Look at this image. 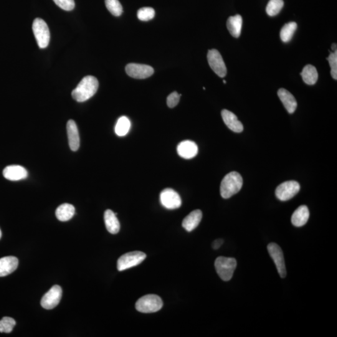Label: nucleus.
<instances>
[{"mask_svg":"<svg viewBox=\"0 0 337 337\" xmlns=\"http://www.w3.org/2000/svg\"><path fill=\"white\" fill-rule=\"evenodd\" d=\"M98 87V80L92 76H87L83 78L77 87L72 91V97L78 102H85L95 95Z\"/></svg>","mask_w":337,"mask_h":337,"instance_id":"f257e3e1","label":"nucleus"},{"mask_svg":"<svg viewBox=\"0 0 337 337\" xmlns=\"http://www.w3.org/2000/svg\"><path fill=\"white\" fill-rule=\"evenodd\" d=\"M243 179L240 174L237 172L227 174L222 179L220 184V195L224 199H229L241 189Z\"/></svg>","mask_w":337,"mask_h":337,"instance_id":"f03ea898","label":"nucleus"},{"mask_svg":"<svg viewBox=\"0 0 337 337\" xmlns=\"http://www.w3.org/2000/svg\"><path fill=\"white\" fill-rule=\"evenodd\" d=\"M163 306V301L160 296L154 294L144 295L139 299L136 303V308L142 313H154L160 310Z\"/></svg>","mask_w":337,"mask_h":337,"instance_id":"7ed1b4c3","label":"nucleus"},{"mask_svg":"<svg viewBox=\"0 0 337 337\" xmlns=\"http://www.w3.org/2000/svg\"><path fill=\"white\" fill-rule=\"evenodd\" d=\"M237 267L234 258L219 257L215 261V268L217 274L222 280L229 281Z\"/></svg>","mask_w":337,"mask_h":337,"instance_id":"20e7f679","label":"nucleus"},{"mask_svg":"<svg viewBox=\"0 0 337 337\" xmlns=\"http://www.w3.org/2000/svg\"><path fill=\"white\" fill-rule=\"evenodd\" d=\"M32 29L39 47L47 48L50 40V33L47 23L38 18L34 20Z\"/></svg>","mask_w":337,"mask_h":337,"instance_id":"39448f33","label":"nucleus"},{"mask_svg":"<svg viewBox=\"0 0 337 337\" xmlns=\"http://www.w3.org/2000/svg\"><path fill=\"white\" fill-rule=\"evenodd\" d=\"M146 257V253L143 252L134 251L126 253L119 258L118 269L119 271H123L135 267L143 262Z\"/></svg>","mask_w":337,"mask_h":337,"instance_id":"423d86ee","label":"nucleus"},{"mask_svg":"<svg viewBox=\"0 0 337 337\" xmlns=\"http://www.w3.org/2000/svg\"><path fill=\"white\" fill-rule=\"evenodd\" d=\"M300 186L298 182L290 181L279 185L275 190V196L282 201H287L293 198L300 191Z\"/></svg>","mask_w":337,"mask_h":337,"instance_id":"0eeeda50","label":"nucleus"},{"mask_svg":"<svg viewBox=\"0 0 337 337\" xmlns=\"http://www.w3.org/2000/svg\"><path fill=\"white\" fill-rule=\"evenodd\" d=\"M268 252L274 262L278 272L281 277L285 278L287 275L284 257L282 249L275 243H270L267 246Z\"/></svg>","mask_w":337,"mask_h":337,"instance_id":"6e6552de","label":"nucleus"},{"mask_svg":"<svg viewBox=\"0 0 337 337\" xmlns=\"http://www.w3.org/2000/svg\"><path fill=\"white\" fill-rule=\"evenodd\" d=\"M209 65L214 72L220 78H224L227 74V68L221 55L216 50H211L207 54Z\"/></svg>","mask_w":337,"mask_h":337,"instance_id":"1a4fd4ad","label":"nucleus"},{"mask_svg":"<svg viewBox=\"0 0 337 337\" xmlns=\"http://www.w3.org/2000/svg\"><path fill=\"white\" fill-rule=\"evenodd\" d=\"M62 288L60 286H53L45 295L41 300L42 307L51 310L56 307L59 304L62 297Z\"/></svg>","mask_w":337,"mask_h":337,"instance_id":"9d476101","label":"nucleus"},{"mask_svg":"<svg viewBox=\"0 0 337 337\" xmlns=\"http://www.w3.org/2000/svg\"><path fill=\"white\" fill-rule=\"evenodd\" d=\"M161 203L168 209H176L181 207V197L174 190L171 188L164 189L160 194Z\"/></svg>","mask_w":337,"mask_h":337,"instance_id":"9b49d317","label":"nucleus"},{"mask_svg":"<svg viewBox=\"0 0 337 337\" xmlns=\"http://www.w3.org/2000/svg\"><path fill=\"white\" fill-rule=\"evenodd\" d=\"M126 72L131 78L146 79L154 74V70L149 65L130 63L126 66Z\"/></svg>","mask_w":337,"mask_h":337,"instance_id":"f8f14e48","label":"nucleus"},{"mask_svg":"<svg viewBox=\"0 0 337 337\" xmlns=\"http://www.w3.org/2000/svg\"><path fill=\"white\" fill-rule=\"evenodd\" d=\"M5 178L10 181H17L26 179L28 172L24 167L19 165H12L6 167L3 172Z\"/></svg>","mask_w":337,"mask_h":337,"instance_id":"ddd939ff","label":"nucleus"},{"mask_svg":"<svg viewBox=\"0 0 337 337\" xmlns=\"http://www.w3.org/2000/svg\"><path fill=\"white\" fill-rule=\"evenodd\" d=\"M177 150L181 158L190 159L194 158L198 153V147L194 142L186 140L179 144Z\"/></svg>","mask_w":337,"mask_h":337,"instance_id":"4468645a","label":"nucleus"},{"mask_svg":"<svg viewBox=\"0 0 337 337\" xmlns=\"http://www.w3.org/2000/svg\"><path fill=\"white\" fill-rule=\"evenodd\" d=\"M67 133L70 148L73 151H77L80 146L79 131L75 121L72 120L67 123Z\"/></svg>","mask_w":337,"mask_h":337,"instance_id":"2eb2a0df","label":"nucleus"},{"mask_svg":"<svg viewBox=\"0 0 337 337\" xmlns=\"http://www.w3.org/2000/svg\"><path fill=\"white\" fill-rule=\"evenodd\" d=\"M223 121L230 130L235 133H241L244 130V126L237 117L231 111L223 110L221 112Z\"/></svg>","mask_w":337,"mask_h":337,"instance_id":"dca6fc26","label":"nucleus"},{"mask_svg":"<svg viewBox=\"0 0 337 337\" xmlns=\"http://www.w3.org/2000/svg\"><path fill=\"white\" fill-rule=\"evenodd\" d=\"M19 266V259L14 256L0 258V277H5L14 272Z\"/></svg>","mask_w":337,"mask_h":337,"instance_id":"f3484780","label":"nucleus"},{"mask_svg":"<svg viewBox=\"0 0 337 337\" xmlns=\"http://www.w3.org/2000/svg\"><path fill=\"white\" fill-rule=\"evenodd\" d=\"M277 93L278 98L282 101L283 106H284L288 113L292 114L294 113L296 107H297V103H296L294 96L289 91L283 88L280 89Z\"/></svg>","mask_w":337,"mask_h":337,"instance_id":"a211bd4d","label":"nucleus"},{"mask_svg":"<svg viewBox=\"0 0 337 337\" xmlns=\"http://www.w3.org/2000/svg\"><path fill=\"white\" fill-rule=\"evenodd\" d=\"M202 218V212L201 210L197 209L191 212L184 218L182 221V227L187 232H191L198 226Z\"/></svg>","mask_w":337,"mask_h":337,"instance_id":"6ab92c4d","label":"nucleus"},{"mask_svg":"<svg viewBox=\"0 0 337 337\" xmlns=\"http://www.w3.org/2000/svg\"><path fill=\"white\" fill-rule=\"evenodd\" d=\"M116 215L117 213H114L110 209L106 210L104 215L106 229L112 234H118L120 230V223Z\"/></svg>","mask_w":337,"mask_h":337,"instance_id":"aec40b11","label":"nucleus"},{"mask_svg":"<svg viewBox=\"0 0 337 337\" xmlns=\"http://www.w3.org/2000/svg\"><path fill=\"white\" fill-rule=\"evenodd\" d=\"M310 216L308 207L301 206L296 209L292 216L291 221L295 227H301L305 225Z\"/></svg>","mask_w":337,"mask_h":337,"instance_id":"412c9836","label":"nucleus"},{"mask_svg":"<svg viewBox=\"0 0 337 337\" xmlns=\"http://www.w3.org/2000/svg\"><path fill=\"white\" fill-rule=\"evenodd\" d=\"M242 18L240 15L230 17L227 20V27L228 30L234 38H239L241 34Z\"/></svg>","mask_w":337,"mask_h":337,"instance_id":"4be33fe9","label":"nucleus"},{"mask_svg":"<svg viewBox=\"0 0 337 337\" xmlns=\"http://www.w3.org/2000/svg\"><path fill=\"white\" fill-rule=\"evenodd\" d=\"M75 208L70 204H63L58 207L56 211V216L60 221L66 222L74 216Z\"/></svg>","mask_w":337,"mask_h":337,"instance_id":"5701e85b","label":"nucleus"},{"mask_svg":"<svg viewBox=\"0 0 337 337\" xmlns=\"http://www.w3.org/2000/svg\"><path fill=\"white\" fill-rule=\"evenodd\" d=\"M300 75L303 82L308 85H315L317 82L318 75L316 68L312 65H308L304 67Z\"/></svg>","mask_w":337,"mask_h":337,"instance_id":"b1692460","label":"nucleus"},{"mask_svg":"<svg viewBox=\"0 0 337 337\" xmlns=\"http://www.w3.org/2000/svg\"><path fill=\"white\" fill-rule=\"evenodd\" d=\"M297 28L295 22H289L285 24L281 30L280 36L283 42L287 43L292 40Z\"/></svg>","mask_w":337,"mask_h":337,"instance_id":"393cba45","label":"nucleus"},{"mask_svg":"<svg viewBox=\"0 0 337 337\" xmlns=\"http://www.w3.org/2000/svg\"><path fill=\"white\" fill-rule=\"evenodd\" d=\"M131 128V122L129 118L122 116L117 121L115 126V133L119 136H125Z\"/></svg>","mask_w":337,"mask_h":337,"instance_id":"a878e982","label":"nucleus"},{"mask_svg":"<svg viewBox=\"0 0 337 337\" xmlns=\"http://www.w3.org/2000/svg\"><path fill=\"white\" fill-rule=\"evenodd\" d=\"M284 5L283 0H270L268 3L266 12L270 17H274L279 14Z\"/></svg>","mask_w":337,"mask_h":337,"instance_id":"bb28decb","label":"nucleus"},{"mask_svg":"<svg viewBox=\"0 0 337 337\" xmlns=\"http://www.w3.org/2000/svg\"><path fill=\"white\" fill-rule=\"evenodd\" d=\"M106 7L111 14L120 17L123 14V7L118 0H105Z\"/></svg>","mask_w":337,"mask_h":337,"instance_id":"cd10ccee","label":"nucleus"},{"mask_svg":"<svg viewBox=\"0 0 337 337\" xmlns=\"http://www.w3.org/2000/svg\"><path fill=\"white\" fill-rule=\"evenodd\" d=\"M15 325L16 321L14 318L5 316L0 320V332L7 333L12 332Z\"/></svg>","mask_w":337,"mask_h":337,"instance_id":"c85d7f7f","label":"nucleus"},{"mask_svg":"<svg viewBox=\"0 0 337 337\" xmlns=\"http://www.w3.org/2000/svg\"><path fill=\"white\" fill-rule=\"evenodd\" d=\"M155 16V11L151 7H144L139 9L138 12V18L143 22H148L154 19Z\"/></svg>","mask_w":337,"mask_h":337,"instance_id":"c756f323","label":"nucleus"},{"mask_svg":"<svg viewBox=\"0 0 337 337\" xmlns=\"http://www.w3.org/2000/svg\"><path fill=\"white\" fill-rule=\"evenodd\" d=\"M331 67V75L334 80H337V51L331 53L327 58Z\"/></svg>","mask_w":337,"mask_h":337,"instance_id":"7c9ffc66","label":"nucleus"},{"mask_svg":"<svg viewBox=\"0 0 337 337\" xmlns=\"http://www.w3.org/2000/svg\"><path fill=\"white\" fill-rule=\"evenodd\" d=\"M58 7L65 11H72L75 9V0H53Z\"/></svg>","mask_w":337,"mask_h":337,"instance_id":"2f4dec72","label":"nucleus"},{"mask_svg":"<svg viewBox=\"0 0 337 337\" xmlns=\"http://www.w3.org/2000/svg\"><path fill=\"white\" fill-rule=\"evenodd\" d=\"M181 96V95H179L177 92L172 93L167 98V105L170 108H174L179 103Z\"/></svg>","mask_w":337,"mask_h":337,"instance_id":"473e14b6","label":"nucleus"},{"mask_svg":"<svg viewBox=\"0 0 337 337\" xmlns=\"http://www.w3.org/2000/svg\"><path fill=\"white\" fill-rule=\"evenodd\" d=\"M223 243H224V240L221 239L214 240V241L212 243L213 249L215 250L219 249V248L221 247V245L223 244Z\"/></svg>","mask_w":337,"mask_h":337,"instance_id":"72a5a7b5","label":"nucleus"},{"mask_svg":"<svg viewBox=\"0 0 337 337\" xmlns=\"http://www.w3.org/2000/svg\"><path fill=\"white\" fill-rule=\"evenodd\" d=\"M331 48H332V50L334 51V52H335V51L336 50V45L333 44L332 47H331Z\"/></svg>","mask_w":337,"mask_h":337,"instance_id":"f704fd0d","label":"nucleus"},{"mask_svg":"<svg viewBox=\"0 0 337 337\" xmlns=\"http://www.w3.org/2000/svg\"><path fill=\"white\" fill-rule=\"evenodd\" d=\"M2 235V231H1V229H0V239H1Z\"/></svg>","mask_w":337,"mask_h":337,"instance_id":"c9c22d12","label":"nucleus"},{"mask_svg":"<svg viewBox=\"0 0 337 337\" xmlns=\"http://www.w3.org/2000/svg\"><path fill=\"white\" fill-rule=\"evenodd\" d=\"M224 83L225 84V83H226V81L224 80Z\"/></svg>","mask_w":337,"mask_h":337,"instance_id":"e433bc0d","label":"nucleus"}]
</instances>
